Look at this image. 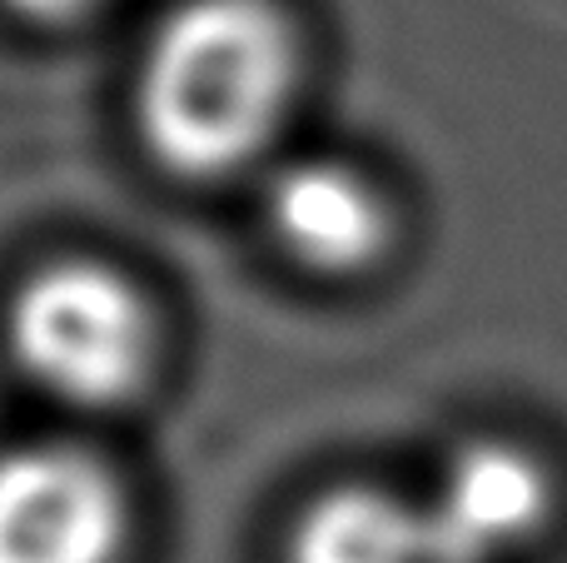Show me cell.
Returning a JSON list of instances; mask_svg holds the SVG:
<instances>
[{
  "instance_id": "1",
  "label": "cell",
  "mask_w": 567,
  "mask_h": 563,
  "mask_svg": "<svg viewBox=\"0 0 567 563\" xmlns=\"http://www.w3.org/2000/svg\"><path fill=\"white\" fill-rule=\"evenodd\" d=\"M299 40L275 0H179L140 65V130L159 165L215 180L275 145Z\"/></svg>"
},
{
  "instance_id": "2",
  "label": "cell",
  "mask_w": 567,
  "mask_h": 563,
  "mask_svg": "<svg viewBox=\"0 0 567 563\" xmlns=\"http://www.w3.org/2000/svg\"><path fill=\"white\" fill-rule=\"evenodd\" d=\"M6 345L20 375L70 409H115L155 365V315L120 269L55 259L20 279L6 309Z\"/></svg>"
},
{
  "instance_id": "3",
  "label": "cell",
  "mask_w": 567,
  "mask_h": 563,
  "mask_svg": "<svg viewBox=\"0 0 567 563\" xmlns=\"http://www.w3.org/2000/svg\"><path fill=\"white\" fill-rule=\"evenodd\" d=\"M130 509L90 449L16 444L0 454V563H120Z\"/></svg>"
},
{
  "instance_id": "4",
  "label": "cell",
  "mask_w": 567,
  "mask_h": 563,
  "mask_svg": "<svg viewBox=\"0 0 567 563\" xmlns=\"http://www.w3.org/2000/svg\"><path fill=\"white\" fill-rule=\"evenodd\" d=\"M265 219L284 255L319 275H353L393 239L389 199L379 185L333 155L284 160L265 185Z\"/></svg>"
},
{
  "instance_id": "5",
  "label": "cell",
  "mask_w": 567,
  "mask_h": 563,
  "mask_svg": "<svg viewBox=\"0 0 567 563\" xmlns=\"http://www.w3.org/2000/svg\"><path fill=\"white\" fill-rule=\"evenodd\" d=\"M423 499L468 563H503L538 544V534L548 529L553 474L523 444L473 439L453 449Z\"/></svg>"
},
{
  "instance_id": "6",
  "label": "cell",
  "mask_w": 567,
  "mask_h": 563,
  "mask_svg": "<svg viewBox=\"0 0 567 563\" xmlns=\"http://www.w3.org/2000/svg\"><path fill=\"white\" fill-rule=\"evenodd\" d=\"M284 563H468L429 499L379 484H333L289 529Z\"/></svg>"
},
{
  "instance_id": "7",
  "label": "cell",
  "mask_w": 567,
  "mask_h": 563,
  "mask_svg": "<svg viewBox=\"0 0 567 563\" xmlns=\"http://www.w3.org/2000/svg\"><path fill=\"white\" fill-rule=\"evenodd\" d=\"M6 6L35 25H70V20H85L90 10H100L105 0H6Z\"/></svg>"
}]
</instances>
